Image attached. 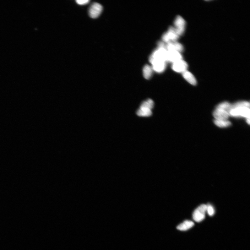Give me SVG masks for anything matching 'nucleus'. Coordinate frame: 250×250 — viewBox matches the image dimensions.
Listing matches in <instances>:
<instances>
[{
    "mask_svg": "<svg viewBox=\"0 0 250 250\" xmlns=\"http://www.w3.org/2000/svg\"><path fill=\"white\" fill-rule=\"evenodd\" d=\"M188 65L183 59L176 62L172 63V70L177 73H183L187 70Z\"/></svg>",
    "mask_w": 250,
    "mask_h": 250,
    "instance_id": "0eeeda50",
    "label": "nucleus"
},
{
    "mask_svg": "<svg viewBox=\"0 0 250 250\" xmlns=\"http://www.w3.org/2000/svg\"><path fill=\"white\" fill-rule=\"evenodd\" d=\"M214 123L217 126L220 128L228 127L231 125V122L228 120H215L214 121Z\"/></svg>",
    "mask_w": 250,
    "mask_h": 250,
    "instance_id": "dca6fc26",
    "label": "nucleus"
},
{
    "mask_svg": "<svg viewBox=\"0 0 250 250\" xmlns=\"http://www.w3.org/2000/svg\"><path fill=\"white\" fill-rule=\"evenodd\" d=\"M240 107L250 108V103L248 101H241L232 105L231 109L233 108Z\"/></svg>",
    "mask_w": 250,
    "mask_h": 250,
    "instance_id": "6ab92c4d",
    "label": "nucleus"
},
{
    "mask_svg": "<svg viewBox=\"0 0 250 250\" xmlns=\"http://www.w3.org/2000/svg\"><path fill=\"white\" fill-rule=\"evenodd\" d=\"M174 24L177 34L180 36L184 33L185 30L186 22L180 16H177L174 20Z\"/></svg>",
    "mask_w": 250,
    "mask_h": 250,
    "instance_id": "39448f33",
    "label": "nucleus"
},
{
    "mask_svg": "<svg viewBox=\"0 0 250 250\" xmlns=\"http://www.w3.org/2000/svg\"><path fill=\"white\" fill-rule=\"evenodd\" d=\"M213 115L215 120H228L230 115L229 113L225 110L216 108L214 111Z\"/></svg>",
    "mask_w": 250,
    "mask_h": 250,
    "instance_id": "9b49d317",
    "label": "nucleus"
},
{
    "mask_svg": "<svg viewBox=\"0 0 250 250\" xmlns=\"http://www.w3.org/2000/svg\"><path fill=\"white\" fill-rule=\"evenodd\" d=\"M76 2L77 4L80 5H84L88 4L90 2L88 0H77Z\"/></svg>",
    "mask_w": 250,
    "mask_h": 250,
    "instance_id": "412c9836",
    "label": "nucleus"
},
{
    "mask_svg": "<svg viewBox=\"0 0 250 250\" xmlns=\"http://www.w3.org/2000/svg\"><path fill=\"white\" fill-rule=\"evenodd\" d=\"M167 51L165 48L158 47L153 51L150 56L149 61L150 63L155 61H161L166 62Z\"/></svg>",
    "mask_w": 250,
    "mask_h": 250,
    "instance_id": "f257e3e1",
    "label": "nucleus"
},
{
    "mask_svg": "<svg viewBox=\"0 0 250 250\" xmlns=\"http://www.w3.org/2000/svg\"><path fill=\"white\" fill-rule=\"evenodd\" d=\"M137 114L139 117H148L152 114V111L150 109L140 107L139 109L138 110Z\"/></svg>",
    "mask_w": 250,
    "mask_h": 250,
    "instance_id": "2eb2a0df",
    "label": "nucleus"
},
{
    "mask_svg": "<svg viewBox=\"0 0 250 250\" xmlns=\"http://www.w3.org/2000/svg\"><path fill=\"white\" fill-rule=\"evenodd\" d=\"M179 37L175 28L174 27H170L167 31L163 34L162 39V41L167 44L170 42L177 41Z\"/></svg>",
    "mask_w": 250,
    "mask_h": 250,
    "instance_id": "7ed1b4c3",
    "label": "nucleus"
},
{
    "mask_svg": "<svg viewBox=\"0 0 250 250\" xmlns=\"http://www.w3.org/2000/svg\"><path fill=\"white\" fill-rule=\"evenodd\" d=\"M103 6L97 3L92 4L89 9V14L91 18H96L99 16L103 11Z\"/></svg>",
    "mask_w": 250,
    "mask_h": 250,
    "instance_id": "423d86ee",
    "label": "nucleus"
},
{
    "mask_svg": "<svg viewBox=\"0 0 250 250\" xmlns=\"http://www.w3.org/2000/svg\"><path fill=\"white\" fill-rule=\"evenodd\" d=\"M166 48L168 51H176L180 53L184 50L183 45L177 41L170 42L166 44Z\"/></svg>",
    "mask_w": 250,
    "mask_h": 250,
    "instance_id": "9d476101",
    "label": "nucleus"
},
{
    "mask_svg": "<svg viewBox=\"0 0 250 250\" xmlns=\"http://www.w3.org/2000/svg\"><path fill=\"white\" fill-rule=\"evenodd\" d=\"M153 70L152 67L146 65L144 66L143 68V74L144 78L149 79L152 77Z\"/></svg>",
    "mask_w": 250,
    "mask_h": 250,
    "instance_id": "4468645a",
    "label": "nucleus"
},
{
    "mask_svg": "<svg viewBox=\"0 0 250 250\" xmlns=\"http://www.w3.org/2000/svg\"><path fill=\"white\" fill-rule=\"evenodd\" d=\"M183 78L190 84L195 85L197 84V80L194 76L190 72L186 71L182 73Z\"/></svg>",
    "mask_w": 250,
    "mask_h": 250,
    "instance_id": "f8f14e48",
    "label": "nucleus"
},
{
    "mask_svg": "<svg viewBox=\"0 0 250 250\" xmlns=\"http://www.w3.org/2000/svg\"><path fill=\"white\" fill-rule=\"evenodd\" d=\"M250 108L240 107L233 108L229 111L230 116L250 118Z\"/></svg>",
    "mask_w": 250,
    "mask_h": 250,
    "instance_id": "f03ea898",
    "label": "nucleus"
},
{
    "mask_svg": "<svg viewBox=\"0 0 250 250\" xmlns=\"http://www.w3.org/2000/svg\"><path fill=\"white\" fill-rule=\"evenodd\" d=\"M206 212L210 216H213L215 213L214 209L212 206L209 205H207Z\"/></svg>",
    "mask_w": 250,
    "mask_h": 250,
    "instance_id": "aec40b11",
    "label": "nucleus"
},
{
    "mask_svg": "<svg viewBox=\"0 0 250 250\" xmlns=\"http://www.w3.org/2000/svg\"><path fill=\"white\" fill-rule=\"evenodd\" d=\"M194 225V223L193 222L187 220L177 226V229L180 231H186L193 227Z\"/></svg>",
    "mask_w": 250,
    "mask_h": 250,
    "instance_id": "ddd939ff",
    "label": "nucleus"
},
{
    "mask_svg": "<svg viewBox=\"0 0 250 250\" xmlns=\"http://www.w3.org/2000/svg\"><path fill=\"white\" fill-rule=\"evenodd\" d=\"M207 208V205L202 204L199 206L194 210L193 216V219L196 222H201L205 219Z\"/></svg>",
    "mask_w": 250,
    "mask_h": 250,
    "instance_id": "20e7f679",
    "label": "nucleus"
},
{
    "mask_svg": "<svg viewBox=\"0 0 250 250\" xmlns=\"http://www.w3.org/2000/svg\"><path fill=\"white\" fill-rule=\"evenodd\" d=\"M231 107L232 105L231 104L228 103V102H224L220 104L216 108L225 110L229 113V111L231 109Z\"/></svg>",
    "mask_w": 250,
    "mask_h": 250,
    "instance_id": "f3484780",
    "label": "nucleus"
},
{
    "mask_svg": "<svg viewBox=\"0 0 250 250\" xmlns=\"http://www.w3.org/2000/svg\"><path fill=\"white\" fill-rule=\"evenodd\" d=\"M182 56L180 52L176 51H167L166 62L173 63L177 61L182 60Z\"/></svg>",
    "mask_w": 250,
    "mask_h": 250,
    "instance_id": "6e6552de",
    "label": "nucleus"
},
{
    "mask_svg": "<svg viewBox=\"0 0 250 250\" xmlns=\"http://www.w3.org/2000/svg\"><path fill=\"white\" fill-rule=\"evenodd\" d=\"M151 64L153 71L158 73H162L166 68V62L165 61H155Z\"/></svg>",
    "mask_w": 250,
    "mask_h": 250,
    "instance_id": "1a4fd4ad",
    "label": "nucleus"
},
{
    "mask_svg": "<svg viewBox=\"0 0 250 250\" xmlns=\"http://www.w3.org/2000/svg\"><path fill=\"white\" fill-rule=\"evenodd\" d=\"M154 105V103L153 100L149 99L144 102L141 105L140 107L146 108L147 109L152 110Z\"/></svg>",
    "mask_w": 250,
    "mask_h": 250,
    "instance_id": "a211bd4d",
    "label": "nucleus"
},
{
    "mask_svg": "<svg viewBox=\"0 0 250 250\" xmlns=\"http://www.w3.org/2000/svg\"><path fill=\"white\" fill-rule=\"evenodd\" d=\"M247 122L249 124H250V118H248V119H246Z\"/></svg>",
    "mask_w": 250,
    "mask_h": 250,
    "instance_id": "4be33fe9",
    "label": "nucleus"
}]
</instances>
